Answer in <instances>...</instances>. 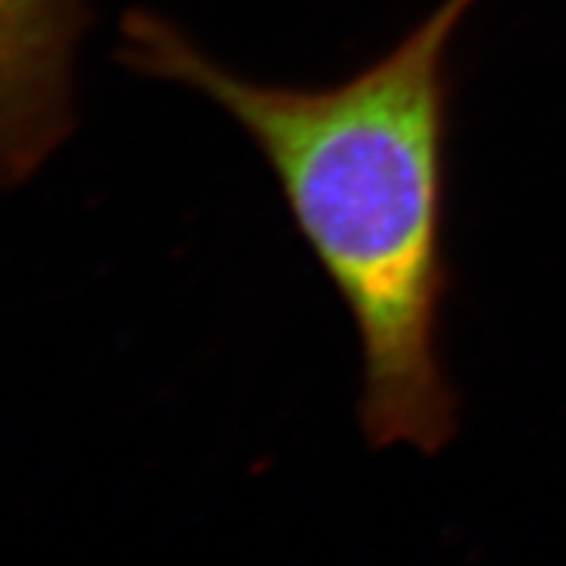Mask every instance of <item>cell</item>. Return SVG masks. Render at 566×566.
<instances>
[{"instance_id": "1", "label": "cell", "mask_w": 566, "mask_h": 566, "mask_svg": "<svg viewBox=\"0 0 566 566\" xmlns=\"http://www.w3.org/2000/svg\"><path fill=\"white\" fill-rule=\"evenodd\" d=\"M471 7L442 0L388 53L321 90L223 67L186 32L136 9L122 61L214 102L266 159L295 229L347 304L361 347L367 442L440 454L460 399L442 361L451 44Z\"/></svg>"}, {"instance_id": "2", "label": "cell", "mask_w": 566, "mask_h": 566, "mask_svg": "<svg viewBox=\"0 0 566 566\" xmlns=\"http://www.w3.org/2000/svg\"><path fill=\"white\" fill-rule=\"evenodd\" d=\"M84 0H0V188L35 174L73 127Z\"/></svg>"}, {"instance_id": "3", "label": "cell", "mask_w": 566, "mask_h": 566, "mask_svg": "<svg viewBox=\"0 0 566 566\" xmlns=\"http://www.w3.org/2000/svg\"><path fill=\"white\" fill-rule=\"evenodd\" d=\"M462 3H469V7L474 9V7H478V3H480V0H462Z\"/></svg>"}]
</instances>
